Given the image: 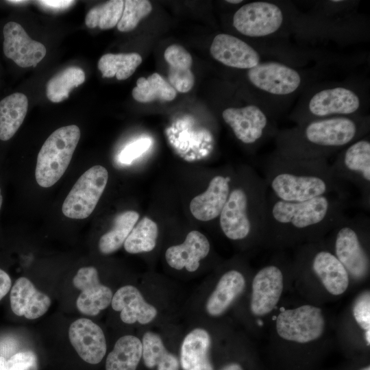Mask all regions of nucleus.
I'll list each match as a JSON object with an SVG mask.
<instances>
[{
	"label": "nucleus",
	"instance_id": "obj_20",
	"mask_svg": "<svg viewBox=\"0 0 370 370\" xmlns=\"http://www.w3.org/2000/svg\"><path fill=\"white\" fill-rule=\"evenodd\" d=\"M231 180L230 176L216 175L206 190L191 200L190 210L195 219L208 221L219 217L230 192Z\"/></svg>",
	"mask_w": 370,
	"mask_h": 370
},
{
	"label": "nucleus",
	"instance_id": "obj_43",
	"mask_svg": "<svg viewBox=\"0 0 370 370\" xmlns=\"http://www.w3.org/2000/svg\"><path fill=\"white\" fill-rule=\"evenodd\" d=\"M188 370H213V366L210 360L208 359L203 362L195 365Z\"/></svg>",
	"mask_w": 370,
	"mask_h": 370
},
{
	"label": "nucleus",
	"instance_id": "obj_33",
	"mask_svg": "<svg viewBox=\"0 0 370 370\" xmlns=\"http://www.w3.org/2000/svg\"><path fill=\"white\" fill-rule=\"evenodd\" d=\"M158 235L157 224L144 217L132 230L124 242V248L130 254L151 251L156 245Z\"/></svg>",
	"mask_w": 370,
	"mask_h": 370
},
{
	"label": "nucleus",
	"instance_id": "obj_42",
	"mask_svg": "<svg viewBox=\"0 0 370 370\" xmlns=\"http://www.w3.org/2000/svg\"><path fill=\"white\" fill-rule=\"evenodd\" d=\"M41 5L53 9H63L68 8L73 3V1H39Z\"/></svg>",
	"mask_w": 370,
	"mask_h": 370
},
{
	"label": "nucleus",
	"instance_id": "obj_40",
	"mask_svg": "<svg viewBox=\"0 0 370 370\" xmlns=\"http://www.w3.org/2000/svg\"><path fill=\"white\" fill-rule=\"evenodd\" d=\"M148 138H140L126 146L119 155L122 163L129 164L145 153L151 146Z\"/></svg>",
	"mask_w": 370,
	"mask_h": 370
},
{
	"label": "nucleus",
	"instance_id": "obj_41",
	"mask_svg": "<svg viewBox=\"0 0 370 370\" xmlns=\"http://www.w3.org/2000/svg\"><path fill=\"white\" fill-rule=\"evenodd\" d=\"M12 281L9 275L0 269V301L6 295L11 288Z\"/></svg>",
	"mask_w": 370,
	"mask_h": 370
},
{
	"label": "nucleus",
	"instance_id": "obj_13",
	"mask_svg": "<svg viewBox=\"0 0 370 370\" xmlns=\"http://www.w3.org/2000/svg\"><path fill=\"white\" fill-rule=\"evenodd\" d=\"M3 53L18 66L23 68L36 66L45 56V47L30 38L20 24L8 22L3 27Z\"/></svg>",
	"mask_w": 370,
	"mask_h": 370
},
{
	"label": "nucleus",
	"instance_id": "obj_44",
	"mask_svg": "<svg viewBox=\"0 0 370 370\" xmlns=\"http://www.w3.org/2000/svg\"><path fill=\"white\" fill-rule=\"evenodd\" d=\"M221 370H243V368L239 364L232 362L223 367Z\"/></svg>",
	"mask_w": 370,
	"mask_h": 370
},
{
	"label": "nucleus",
	"instance_id": "obj_37",
	"mask_svg": "<svg viewBox=\"0 0 370 370\" xmlns=\"http://www.w3.org/2000/svg\"><path fill=\"white\" fill-rule=\"evenodd\" d=\"M353 314L360 328H370V294L369 291L361 293L356 299L353 306Z\"/></svg>",
	"mask_w": 370,
	"mask_h": 370
},
{
	"label": "nucleus",
	"instance_id": "obj_45",
	"mask_svg": "<svg viewBox=\"0 0 370 370\" xmlns=\"http://www.w3.org/2000/svg\"><path fill=\"white\" fill-rule=\"evenodd\" d=\"M6 360L4 357L0 356V370H6Z\"/></svg>",
	"mask_w": 370,
	"mask_h": 370
},
{
	"label": "nucleus",
	"instance_id": "obj_26",
	"mask_svg": "<svg viewBox=\"0 0 370 370\" xmlns=\"http://www.w3.org/2000/svg\"><path fill=\"white\" fill-rule=\"evenodd\" d=\"M142 352V342L138 337L121 336L107 356L106 370H136Z\"/></svg>",
	"mask_w": 370,
	"mask_h": 370
},
{
	"label": "nucleus",
	"instance_id": "obj_2",
	"mask_svg": "<svg viewBox=\"0 0 370 370\" xmlns=\"http://www.w3.org/2000/svg\"><path fill=\"white\" fill-rule=\"evenodd\" d=\"M263 177L268 192L287 202H301L330 195H347L343 183L327 160H304L274 154L267 160Z\"/></svg>",
	"mask_w": 370,
	"mask_h": 370
},
{
	"label": "nucleus",
	"instance_id": "obj_47",
	"mask_svg": "<svg viewBox=\"0 0 370 370\" xmlns=\"http://www.w3.org/2000/svg\"><path fill=\"white\" fill-rule=\"evenodd\" d=\"M8 3H12V4H20L23 3L27 2L26 1H16V0H12V1H7Z\"/></svg>",
	"mask_w": 370,
	"mask_h": 370
},
{
	"label": "nucleus",
	"instance_id": "obj_46",
	"mask_svg": "<svg viewBox=\"0 0 370 370\" xmlns=\"http://www.w3.org/2000/svg\"><path fill=\"white\" fill-rule=\"evenodd\" d=\"M370 329H368V330H366V334H365V339H366V341L368 344V345H369V343H370Z\"/></svg>",
	"mask_w": 370,
	"mask_h": 370
},
{
	"label": "nucleus",
	"instance_id": "obj_32",
	"mask_svg": "<svg viewBox=\"0 0 370 370\" xmlns=\"http://www.w3.org/2000/svg\"><path fill=\"white\" fill-rule=\"evenodd\" d=\"M85 73L77 66L68 67L50 79L46 86L47 98L52 102L58 103L69 97L70 92L84 83Z\"/></svg>",
	"mask_w": 370,
	"mask_h": 370
},
{
	"label": "nucleus",
	"instance_id": "obj_50",
	"mask_svg": "<svg viewBox=\"0 0 370 370\" xmlns=\"http://www.w3.org/2000/svg\"><path fill=\"white\" fill-rule=\"evenodd\" d=\"M362 370H370V367H369V366H368V367H365Z\"/></svg>",
	"mask_w": 370,
	"mask_h": 370
},
{
	"label": "nucleus",
	"instance_id": "obj_9",
	"mask_svg": "<svg viewBox=\"0 0 370 370\" xmlns=\"http://www.w3.org/2000/svg\"><path fill=\"white\" fill-rule=\"evenodd\" d=\"M324 328L322 310L310 305L284 310L276 319L278 335L286 341L299 343L318 339L323 334Z\"/></svg>",
	"mask_w": 370,
	"mask_h": 370
},
{
	"label": "nucleus",
	"instance_id": "obj_4",
	"mask_svg": "<svg viewBox=\"0 0 370 370\" xmlns=\"http://www.w3.org/2000/svg\"><path fill=\"white\" fill-rule=\"evenodd\" d=\"M247 182L232 189L219 215L220 227L232 241L254 233L264 235L267 188L264 178L249 171Z\"/></svg>",
	"mask_w": 370,
	"mask_h": 370
},
{
	"label": "nucleus",
	"instance_id": "obj_19",
	"mask_svg": "<svg viewBox=\"0 0 370 370\" xmlns=\"http://www.w3.org/2000/svg\"><path fill=\"white\" fill-rule=\"evenodd\" d=\"M10 306L17 316L35 319L47 312L51 306L49 297L38 291L27 278H18L12 287Z\"/></svg>",
	"mask_w": 370,
	"mask_h": 370
},
{
	"label": "nucleus",
	"instance_id": "obj_15",
	"mask_svg": "<svg viewBox=\"0 0 370 370\" xmlns=\"http://www.w3.org/2000/svg\"><path fill=\"white\" fill-rule=\"evenodd\" d=\"M69 341L85 362L99 363L106 353V337L101 328L90 319H78L69 328Z\"/></svg>",
	"mask_w": 370,
	"mask_h": 370
},
{
	"label": "nucleus",
	"instance_id": "obj_10",
	"mask_svg": "<svg viewBox=\"0 0 370 370\" xmlns=\"http://www.w3.org/2000/svg\"><path fill=\"white\" fill-rule=\"evenodd\" d=\"M283 21L280 8L274 3L256 1L239 8L233 17L234 27L250 37H262L275 32Z\"/></svg>",
	"mask_w": 370,
	"mask_h": 370
},
{
	"label": "nucleus",
	"instance_id": "obj_11",
	"mask_svg": "<svg viewBox=\"0 0 370 370\" xmlns=\"http://www.w3.org/2000/svg\"><path fill=\"white\" fill-rule=\"evenodd\" d=\"M73 284L80 291L76 306L82 314L96 316L111 304L112 292L100 282L95 267L80 268L73 279Z\"/></svg>",
	"mask_w": 370,
	"mask_h": 370
},
{
	"label": "nucleus",
	"instance_id": "obj_28",
	"mask_svg": "<svg viewBox=\"0 0 370 370\" xmlns=\"http://www.w3.org/2000/svg\"><path fill=\"white\" fill-rule=\"evenodd\" d=\"M211 345L209 333L203 328H195L184 338L180 350V365L183 370H188L209 359Z\"/></svg>",
	"mask_w": 370,
	"mask_h": 370
},
{
	"label": "nucleus",
	"instance_id": "obj_5",
	"mask_svg": "<svg viewBox=\"0 0 370 370\" xmlns=\"http://www.w3.org/2000/svg\"><path fill=\"white\" fill-rule=\"evenodd\" d=\"M80 138L75 125L55 130L42 145L37 157L35 177L42 187L49 188L63 175Z\"/></svg>",
	"mask_w": 370,
	"mask_h": 370
},
{
	"label": "nucleus",
	"instance_id": "obj_7",
	"mask_svg": "<svg viewBox=\"0 0 370 370\" xmlns=\"http://www.w3.org/2000/svg\"><path fill=\"white\" fill-rule=\"evenodd\" d=\"M331 165L334 175L341 182L354 184L359 190L360 201L370 208V142L354 141L337 157Z\"/></svg>",
	"mask_w": 370,
	"mask_h": 370
},
{
	"label": "nucleus",
	"instance_id": "obj_6",
	"mask_svg": "<svg viewBox=\"0 0 370 370\" xmlns=\"http://www.w3.org/2000/svg\"><path fill=\"white\" fill-rule=\"evenodd\" d=\"M369 224L368 217L346 215L332 230L334 255L349 275L357 280L365 278L369 271V254L362 242V235Z\"/></svg>",
	"mask_w": 370,
	"mask_h": 370
},
{
	"label": "nucleus",
	"instance_id": "obj_31",
	"mask_svg": "<svg viewBox=\"0 0 370 370\" xmlns=\"http://www.w3.org/2000/svg\"><path fill=\"white\" fill-rule=\"evenodd\" d=\"M142 58L138 53H106L98 62V69L103 77L116 76L119 80L130 77L141 64Z\"/></svg>",
	"mask_w": 370,
	"mask_h": 370
},
{
	"label": "nucleus",
	"instance_id": "obj_12",
	"mask_svg": "<svg viewBox=\"0 0 370 370\" xmlns=\"http://www.w3.org/2000/svg\"><path fill=\"white\" fill-rule=\"evenodd\" d=\"M247 76L258 88L277 95L291 94L301 84L298 72L278 62L259 63L249 69Z\"/></svg>",
	"mask_w": 370,
	"mask_h": 370
},
{
	"label": "nucleus",
	"instance_id": "obj_48",
	"mask_svg": "<svg viewBox=\"0 0 370 370\" xmlns=\"http://www.w3.org/2000/svg\"><path fill=\"white\" fill-rule=\"evenodd\" d=\"M228 3H241L243 1L241 0H228V1H226Z\"/></svg>",
	"mask_w": 370,
	"mask_h": 370
},
{
	"label": "nucleus",
	"instance_id": "obj_1",
	"mask_svg": "<svg viewBox=\"0 0 370 370\" xmlns=\"http://www.w3.org/2000/svg\"><path fill=\"white\" fill-rule=\"evenodd\" d=\"M347 201V195L330 194L287 202L267 190L264 235L284 240L321 235L346 216Z\"/></svg>",
	"mask_w": 370,
	"mask_h": 370
},
{
	"label": "nucleus",
	"instance_id": "obj_34",
	"mask_svg": "<svg viewBox=\"0 0 370 370\" xmlns=\"http://www.w3.org/2000/svg\"><path fill=\"white\" fill-rule=\"evenodd\" d=\"M124 7V1L112 0L97 5L87 13L85 23L88 27H99L102 29H108L117 25L121 18Z\"/></svg>",
	"mask_w": 370,
	"mask_h": 370
},
{
	"label": "nucleus",
	"instance_id": "obj_36",
	"mask_svg": "<svg viewBox=\"0 0 370 370\" xmlns=\"http://www.w3.org/2000/svg\"><path fill=\"white\" fill-rule=\"evenodd\" d=\"M168 79L169 84L180 92L190 91L195 83V77L190 69L169 66Z\"/></svg>",
	"mask_w": 370,
	"mask_h": 370
},
{
	"label": "nucleus",
	"instance_id": "obj_8",
	"mask_svg": "<svg viewBox=\"0 0 370 370\" xmlns=\"http://www.w3.org/2000/svg\"><path fill=\"white\" fill-rule=\"evenodd\" d=\"M108 179L106 169L95 165L84 172L66 197L62 210L71 219H83L95 210Z\"/></svg>",
	"mask_w": 370,
	"mask_h": 370
},
{
	"label": "nucleus",
	"instance_id": "obj_25",
	"mask_svg": "<svg viewBox=\"0 0 370 370\" xmlns=\"http://www.w3.org/2000/svg\"><path fill=\"white\" fill-rule=\"evenodd\" d=\"M28 100L23 93L15 92L0 101V140H10L23 123Z\"/></svg>",
	"mask_w": 370,
	"mask_h": 370
},
{
	"label": "nucleus",
	"instance_id": "obj_22",
	"mask_svg": "<svg viewBox=\"0 0 370 370\" xmlns=\"http://www.w3.org/2000/svg\"><path fill=\"white\" fill-rule=\"evenodd\" d=\"M359 106L360 99L357 95L343 87L321 90L312 96L308 104L310 113L319 117L350 114Z\"/></svg>",
	"mask_w": 370,
	"mask_h": 370
},
{
	"label": "nucleus",
	"instance_id": "obj_3",
	"mask_svg": "<svg viewBox=\"0 0 370 370\" xmlns=\"http://www.w3.org/2000/svg\"><path fill=\"white\" fill-rule=\"evenodd\" d=\"M361 132L358 123L349 118L315 120L303 129L283 134L275 153L293 159L326 160L335 150L356 140Z\"/></svg>",
	"mask_w": 370,
	"mask_h": 370
},
{
	"label": "nucleus",
	"instance_id": "obj_16",
	"mask_svg": "<svg viewBox=\"0 0 370 370\" xmlns=\"http://www.w3.org/2000/svg\"><path fill=\"white\" fill-rule=\"evenodd\" d=\"M222 116L235 136L246 145H253L262 138L269 123L263 111L254 105L226 108Z\"/></svg>",
	"mask_w": 370,
	"mask_h": 370
},
{
	"label": "nucleus",
	"instance_id": "obj_29",
	"mask_svg": "<svg viewBox=\"0 0 370 370\" xmlns=\"http://www.w3.org/2000/svg\"><path fill=\"white\" fill-rule=\"evenodd\" d=\"M138 218V213L134 210L119 214L114 219L112 229L100 238L99 251L103 254H110L119 249L124 244Z\"/></svg>",
	"mask_w": 370,
	"mask_h": 370
},
{
	"label": "nucleus",
	"instance_id": "obj_27",
	"mask_svg": "<svg viewBox=\"0 0 370 370\" xmlns=\"http://www.w3.org/2000/svg\"><path fill=\"white\" fill-rule=\"evenodd\" d=\"M142 357L147 368L179 370L180 362L177 358L167 351L158 334L150 331L145 332L142 340Z\"/></svg>",
	"mask_w": 370,
	"mask_h": 370
},
{
	"label": "nucleus",
	"instance_id": "obj_14",
	"mask_svg": "<svg viewBox=\"0 0 370 370\" xmlns=\"http://www.w3.org/2000/svg\"><path fill=\"white\" fill-rule=\"evenodd\" d=\"M283 288L284 275L278 266L269 264L260 269L252 281L251 312L256 316L271 312L278 303Z\"/></svg>",
	"mask_w": 370,
	"mask_h": 370
},
{
	"label": "nucleus",
	"instance_id": "obj_49",
	"mask_svg": "<svg viewBox=\"0 0 370 370\" xmlns=\"http://www.w3.org/2000/svg\"><path fill=\"white\" fill-rule=\"evenodd\" d=\"M2 203H3V197H2L1 192V188H0V210H1V206H2Z\"/></svg>",
	"mask_w": 370,
	"mask_h": 370
},
{
	"label": "nucleus",
	"instance_id": "obj_35",
	"mask_svg": "<svg viewBox=\"0 0 370 370\" xmlns=\"http://www.w3.org/2000/svg\"><path fill=\"white\" fill-rule=\"evenodd\" d=\"M152 10L150 1L147 0L124 1L123 11L117 24L120 32H127L135 29L140 21Z\"/></svg>",
	"mask_w": 370,
	"mask_h": 370
},
{
	"label": "nucleus",
	"instance_id": "obj_38",
	"mask_svg": "<svg viewBox=\"0 0 370 370\" xmlns=\"http://www.w3.org/2000/svg\"><path fill=\"white\" fill-rule=\"evenodd\" d=\"M164 58L171 67L190 69L193 59L190 54L181 45H171L164 51Z\"/></svg>",
	"mask_w": 370,
	"mask_h": 370
},
{
	"label": "nucleus",
	"instance_id": "obj_21",
	"mask_svg": "<svg viewBox=\"0 0 370 370\" xmlns=\"http://www.w3.org/2000/svg\"><path fill=\"white\" fill-rule=\"evenodd\" d=\"M210 249V243L205 235L193 230L190 232L183 243L169 247L165 253L168 264L181 270L185 268L194 272L199 267V261L205 258Z\"/></svg>",
	"mask_w": 370,
	"mask_h": 370
},
{
	"label": "nucleus",
	"instance_id": "obj_17",
	"mask_svg": "<svg viewBox=\"0 0 370 370\" xmlns=\"http://www.w3.org/2000/svg\"><path fill=\"white\" fill-rule=\"evenodd\" d=\"M212 56L230 67L251 69L259 64L260 56L250 45L230 34L217 35L211 44Z\"/></svg>",
	"mask_w": 370,
	"mask_h": 370
},
{
	"label": "nucleus",
	"instance_id": "obj_24",
	"mask_svg": "<svg viewBox=\"0 0 370 370\" xmlns=\"http://www.w3.org/2000/svg\"><path fill=\"white\" fill-rule=\"evenodd\" d=\"M245 284L241 272L234 269L225 272L207 299L206 310L208 314L212 317L223 314L243 292Z\"/></svg>",
	"mask_w": 370,
	"mask_h": 370
},
{
	"label": "nucleus",
	"instance_id": "obj_39",
	"mask_svg": "<svg viewBox=\"0 0 370 370\" xmlns=\"http://www.w3.org/2000/svg\"><path fill=\"white\" fill-rule=\"evenodd\" d=\"M6 370H38V358L32 351L18 352L6 360Z\"/></svg>",
	"mask_w": 370,
	"mask_h": 370
},
{
	"label": "nucleus",
	"instance_id": "obj_23",
	"mask_svg": "<svg viewBox=\"0 0 370 370\" xmlns=\"http://www.w3.org/2000/svg\"><path fill=\"white\" fill-rule=\"evenodd\" d=\"M311 269L330 294L339 295L347 290L349 283V274L331 251H317L312 256Z\"/></svg>",
	"mask_w": 370,
	"mask_h": 370
},
{
	"label": "nucleus",
	"instance_id": "obj_18",
	"mask_svg": "<svg viewBox=\"0 0 370 370\" xmlns=\"http://www.w3.org/2000/svg\"><path fill=\"white\" fill-rule=\"evenodd\" d=\"M111 306L113 310L121 312V321L127 324H147L158 314L157 309L147 303L139 290L132 285L119 288L112 296Z\"/></svg>",
	"mask_w": 370,
	"mask_h": 370
},
{
	"label": "nucleus",
	"instance_id": "obj_30",
	"mask_svg": "<svg viewBox=\"0 0 370 370\" xmlns=\"http://www.w3.org/2000/svg\"><path fill=\"white\" fill-rule=\"evenodd\" d=\"M176 95L177 91L158 73L150 75L147 78H138L132 90L133 98L140 103L156 99L170 101Z\"/></svg>",
	"mask_w": 370,
	"mask_h": 370
}]
</instances>
